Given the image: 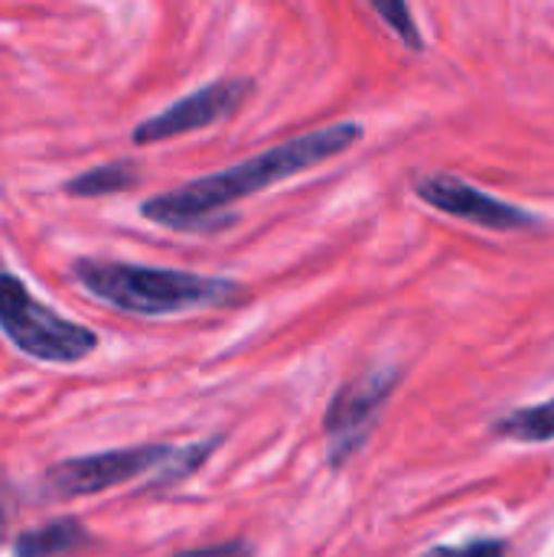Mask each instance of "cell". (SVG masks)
Instances as JSON below:
<instances>
[{
    "instance_id": "3",
    "label": "cell",
    "mask_w": 554,
    "mask_h": 557,
    "mask_svg": "<svg viewBox=\"0 0 554 557\" xmlns=\"http://www.w3.org/2000/svg\"><path fill=\"white\" fill-rule=\"evenodd\" d=\"M0 333L26 359L49 366H75L98 349V333L59 317L49 304L10 271L0 268Z\"/></svg>"
},
{
    "instance_id": "15",
    "label": "cell",
    "mask_w": 554,
    "mask_h": 557,
    "mask_svg": "<svg viewBox=\"0 0 554 557\" xmlns=\"http://www.w3.org/2000/svg\"><path fill=\"white\" fill-rule=\"evenodd\" d=\"M3 529H7V516L0 512V535H3Z\"/></svg>"
},
{
    "instance_id": "6",
    "label": "cell",
    "mask_w": 554,
    "mask_h": 557,
    "mask_svg": "<svg viewBox=\"0 0 554 557\" xmlns=\"http://www.w3.org/2000/svg\"><path fill=\"white\" fill-rule=\"evenodd\" d=\"M255 95V78L248 75H225L216 78L183 98H176L173 104H167L163 111L144 117L134 131L131 140L147 147V144H160V140H173L202 127H212L219 121H229L232 114H238V108Z\"/></svg>"
},
{
    "instance_id": "8",
    "label": "cell",
    "mask_w": 554,
    "mask_h": 557,
    "mask_svg": "<svg viewBox=\"0 0 554 557\" xmlns=\"http://www.w3.org/2000/svg\"><path fill=\"white\" fill-rule=\"evenodd\" d=\"M95 545V535L78 519H52L46 525L26 529L13 542V557H62L85 552Z\"/></svg>"
},
{
    "instance_id": "14",
    "label": "cell",
    "mask_w": 554,
    "mask_h": 557,
    "mask_svg": "<svg viewBox=\"0 0 554 557\" xmlns=\"http://www.w3.org/2000/svg\"><path fill=\"white\" fill-rule=\"evenodd\" d=\"M167 557H255V545L248 539H229V542H212L199 548H183Z\"/></svg>"
},
{
    "instance_id": "9",
    "label": "cell",
    "mask_w": 554,
    "mask_h": 557,
    "mask_svg": "<svg viewBox=\"0 0 554 557\" xmlns=\"http://www.w3.org/2000/svg\"><path fill=\"white\" fill-rule=\"evenodd\" d=\"M490 434L513 444H552L554 441V398L539 405H522L500 414L490 424Z\"/></svg>"
},
{
    "instance_id": "12",
    "label": "cell",
    "mask_w": 554,
    "mask_h": 557,
    "mask_svg": "<svg viewBox=\"0 0 554 557\" xmlns=\"http://www.w3.org/2000/svg\"><path fill=\"white\" fill-rule=\"evenodd\" d=\"M372 13L376 16H382V23L389 26V33L408 49V52H424V33H421V26H418V20H415V10L408 7V3H402V0H389V3H382V0H376L372 3Z\"/></svg>"
},
{
    "instance_id": "7",
    "label": "cell",
    "mask_w": 554,
    "mask_h": 557,
    "mask_svg": "<svg viewBox=\"0 0 554 557\" xmlns=\"http://www.w3.org/2000/svg\"><path fill=\"white\" fill-rule=\"evenodd\" d=\"M411 189L431 209H438L451 219L490 228V232H526V228L542 225V219L532 215L529 209H522L509 199H500V196L460 180L457 173H421V176H415Z\"/></svg>"
},
{
    "instance_id": "10",
    "label": "cell",
    "mask_w": 554,
    "mask_h": 557,
    "mask_svg": "<svg viewBox=\"0 0 554 557\" xmlns=\"http://www.w3.org/2000/svg\"><path fill=\"white\" fill-rule=\"evenodd\" d=\"M137 183H140V166L134 160H111V163H101V166H91V170L72 176L62 189H65V196L98 199V196L127 193Z\"/></svg>"
},
{
    "instance_id": "13",
    "label": "cell",
    "mask_w": 554,
    "mask_h": 557,
    "mask_svg": "<svg viewBox=\"0 0 554 557\" xmlns=\"http://www.w3.org/2000/svg\"><path fill=\"white\" fill-rule=\"evenodd\" d=\"M421 557H509V542L500 535H477L460 545H431Z\"/></svg>"
},
{
    "instance_id": "1",
    "label": "cell",
    "mask_w": 554,
    "mask_h": 557,
    "mask_svg": "<svg viewBox=\"0 0 554 557\" xmlns=\"http://www.w3.org/2000/svg\"><path fill=\"white\" fill-rule=\"evenodd\" d=\"M362 137H366V127L359 121H336V124L297 134L242 163L196 176L176 189L147 196L140 202V215L170 232H209V235L222 232L238 222L235 212H225L232 202L258 196L278 186L281 180H291L320 163H330L333 157H343L346 150L362 144Z\"/></svg>"
},
{
    "instance_id": "11",
    "label": "cell",
    "mask_w": 554,
    "mask_h": 557,
    "mask_svg": "<svg viewBox=\"0 0 554 557\" xmlns=\"http://www.w3.org/2000/svg\"><path fill=\"white\" fill-rule=\"evenodd\" d=\"M222 434H216V437H206V441H199V444H186V447H176V454L160 467V473H157V480H153V486L157 490H167V486H176V483H183V480H189L219 447H222Z\"/></svg>"
},
{
    "instance_id": "5",
    "label": "cell",
    "mask_w": 554,
    "mask_h": 557,
    "mask_svg": "<svg viewBox=\"0 0 554 557\" xmlns=\"http://www.w3.org/2000/svg\"><path fill=\"white\" fill-rule=\"evenodd\" d=\"M176 454L173 444H140V447H118L98 450L85 457H69L49 467L42 476V490L52 499H82L121 483H131L147 473H160V467Z\"/></svg>"
},
{
    "instance_id": "2",
    "label": "cell",
    "mask_w": 554,
    "mask_h": 557,
    "mask_svg": "<svg viewBox=\"0 0 554 557\" xmlns=\"http://www.w3.org/2000/svg\"><path fill=\"white\" fill-rule=\"evenodd\" d=\"M75 284L95 300L131 317H170L186 310H225L245 304V287L232 277L150 268L131 261L78 258L72 264Z\"/></svg>"
},
{
    "instance_id": "4",
    "label": "cell",
    "mask_w": 554,
    "mask_h": 557,
    "mask_svg": "<svg viewBox=\"0 0 554 557\" xmlns=\"http://www.w3.org/2000/svg\"><path fill=\"white\" fill-rule=\"evenodd\" d=\"M398 382H402V366L389 362V366H376V369L353 375L333 392L323 411L327 463L333 470H343L369 444Z\"/></svg>"
}]
</instances>
